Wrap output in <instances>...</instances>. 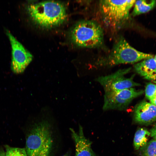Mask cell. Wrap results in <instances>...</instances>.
I'll return each mask as SVG.
<instances>
[{
	"mask_svg": "<svg viewBox=\"0 0 156 156\" xmlns=\"http://www.w3.org/2000/svg\"><path fill=\"white\" fill-rule=\"evenodd\" d=\"M136 0H101L99 3L102 19L107 27L118 29L130 18L129 11Z\"/></svg>",
	"mask_w": 156,
	"mask_h": 156,
	"instance_id": "obj_3",
	"label": "cell"
},
{
	"mask_svg": "<svg viewBox=\"0 0 156 156\" xmlns=\"http://www.w3.org/2000/svg\"><path fill=\"white\" fill-rule=\"evenodd\" d=\"M150 130V136L156 140V122Z\"/></svg>",
	"mask_w": 156,
	"mask_h": 156,
	"instance_id": "obj_19",
	"label": "cell"
},
{
	"mask_svg": "<svg viewBox=\"0 0 156 156\" xmlns=\"http://www.w3.org/2000/svg\"><path fill=\"white\" fill-rule=\"evenodd\" d=\"M63 156H70L69 154L67 153L65 155H64Z\"/></svg>",
	"mask_w": 156,
	"mask_h": 156,
	"instance_id": "obj_22",
	"label": "cell"
},
{
	"mask_svg": "<svg viewBox=\"0 0 156 156\" xmlns=\"http://www.w3.org/2000/svg\"><path fill=\"white\" fill-rule=\"evenodd\" d=\"M133 119L136 123L148 125L156 122V106L144 100L134 108Z\"/></svg>",
	"mask_w": 156,
	"mask_h": 156,
	"instance_id": "obj_8",
	"label": "cell"
},
{
	"mask_svg": "<svg viewBox=\"0 0 156 156\" xmlns=\"http://www.w3.org/2000/svg\"><path fill=\"white\" fill-rule=\"evenodd\" d=\"M146 97L150 101L156 97V84L148 83L146 85L145 90Z\"/></svg>",
	"mask_w": 156,
	"mask_h": 156,
	"instance_id": "obj_17",
	"label": "cell"
},
{
	"mask_svg": "<svg viewBox=\"0 0 156 156\" xmlns=\"http://www.w3.org/2000/svg\"><path fill=\"white\" fill-rule=\"evenodd\" d=\"M114 92L122 99L131 101L135 98L142 95L144 92L143 90H137L134 87Z\"/></svg>",
	"mask_w": 156,
	"mask_h": 156,
	"instance_id": "obj_14",
	"label": "cell"
},
{
	"mask_svg": "<svg viewBox=\"0 0 156 156\" xmlns=\"http://www.w3.org/2000/svg\"><path fill=\"white\" fill-rule=\"evenodd\" d=\"M52 128L46 120L34 124L26 137L25 148L27 156H51L54 139Z\"/></svg>",
	"mask_w": 156,
	"mask_h": 156,
	"instance_id": "obj_1",
	"label": "cell"
},
{
	"mask_svg": "<svg viewBox=\"0 0 156 156\" xmlns=\"http://www.w3.org/2000/svg\"><path fill=\"white\" fill-rule=\"evenodd\" d=\"M150 132L144 128L138 129L135 132L133 140L134 147L136 150L142 148L148 142Z\"/></svg>",
	"mask_w": 156,
	"mask_h": 156,
	"instance_id": "obj_13",
	"label": "cell"
},
{
	"mask_svg": "<svg viewBox=\"0 0 156 156\" xmlns=\"http://www.w3.org/2000/svg\"><path fill=\"white\" fill-rule=\"evenodd\" d=\"M131 102L122 99L114 91L105 92L103 109L104 111L124 110L127 109Z\"/></svg>",
	"mask_w": 156,
	"mask_h": 156,
	"instance_id": "obj_10",
	"label": "cell"
},
{
	"mask_svg": "<svg viewBox=\"0 0 156 156\" xmlns=\"http://www.w3.org/2000/svg\"><path fill=\"white\" fill-rule=\"evenodd\" d=\"M4 146L5 156H27L25 148L11 147L7 144Z\"/></svg>",
	"mask_w": 156,
	"mask_h": 156,
	"instance_id": "obj_16",
	"label": "cell"
},
{
	"mask_svg": "<svg viewBox=\"0 0 156 156\" xmlns=\"http://www.w3.org/2000/svg\"><path fill=\"white\" fill-rule=\"evenodd\" d=\"M70 130L75 143V156H96L92 148V142L84 136L81 125L79 126L78 132L71 128Z\"/></svg>",
	"mask_w": 156,
	"mask_h": 156,
	"instance_id": "obj_9",
	"label": "cell"
},
{
	"mask_svg": "<svg viewBox=\"0 0 156 156\" xmlns=\"http://www.w3.org/2000/svg\"><path fill=\"white\" fill-rule=\"evenodd\" d=\"M142 149V156H156V140L152 139Z\"/></svg>",
	"mask_w": 156,
	"mask_h": 156,
	"instance_id": "obj_15",
	"label": "cell"
},
{
	"mask_svg": "<svg viewBox=\"0 0 156 156\" xmlns=\"http://www.w3.org/2000/svg\"><path fill=\"white\" fill-rule=\"evenodd\" d=\"M132 15L135 16L146 13L152 10L156 5L155 0H144L136 1Z\"/></svg>",
	"mask_w": 156,
	"mask_h": 156,
	"instance_id": "obj_12",
	"label": "cell"
},
{
	"mask_svg": "<svg viewBox=\"0 0 156 156\" xmlns=\"http://www.w3.org/2000/svg\"><path fill=\"white\" fill-rule=\"evenodd\" d=\"M135 72L144 77L156 69V63L153 57L143 60L134 66Z\"/></svg>",
	"mask_w": 156,
	"mask_h": 156,
	"instance_id": "obj_11",
	"label": "cell"
},
{
	"mask_svg": "<svg viewBox=\"0 0 156 156\" xmlns=\"http://www.w3.org/2000/svg\"><path fill=\"white\" fill-rule=\"evenodd\" d=\"M0 156H5V151L2 147L0 148Z\"/></svg>",
	"mask_w": 156,
	"mask_h": 156,
	"instance_id": "obj_20",
	"label": "cell"
},
{
	"mask_svg": "<svg viewBox=\"0 0 156 156\" xmlns=\"http://www.w3.org/2000/svg\"><path fill=\"white\" fill-rule=\"evenodd\" d=\"M6 33L12 47L11 70L15 74H21L31 61L32 55L9 31L6 30Z\"/></svg>",
	"mask_w": 156,
	"mask_h": 156,
	"instance_id": "obj_7",
	"label": "cell"
},
{
	"mask_svg": "<svg viewBox=\"0 0 156 156\" xmlns=\"http://www.w3.org/2000/svg\"><path fill=\"white\" fill-rule=\"evenodd\" d=\"M150 101L151 103L156 106V97Z\"/></svg>",
	"mask_w": 156,
	"mask_h": 156,
	"instance_id": "obj_21",
	"label": "cell"
},
{
	"mask_svg": "<svg viewBox=\"0 0 156 156\" xmlns=\"http://www.w3.org/2000/svg\"><path fill=\"white\" fill-rule=\"evenodd\" d=\"M144 78L145 79L156 82V69Z\"/></svg>",
	"mask_w": 156,
	"mask_h": 156,
	"instance_id": "obj_18",
	"label": "cell"
},
{
	"mask_svg": "<svg viewBox=\"0 0 156 156\" xmlns=\"http://www.w3.org/2000/svg\"><path fill=\"white\" fill-rule=\"evenodd\" d=\"M131 70V68L120 69L111 74L100 76L96 81L103 87L104 92L116 91L140 86V84L134 81V75L130 77H126Z\"/></svg>",
	"mask_w": 156,
	"mask_h": 156,
	"instance_id": "obj_6",
	"label": "cell"
},
{
	"mask_svg": "<svg viewBox=\"0 0 156 156\" xmlns=\"http://www.w3.org/2000/svg\"><path fill=\"white\" fill-rule=\"evenodd\" d=\"M154 59H155V62H156V54L155 55V57L154 58Z\"/></svg>",
	"mask_w": 156,
	"mask_h": 156,
	"instance_id": "obj_23",
	"label": "cell"
},
{
	"mask_svg": "<svg viewBox=\"0 0 156 156\" xmlns=\"http://www.w3.org/2000/svg\"><path fill=\"white\" fill-rule=\"evenodd\" d=\"M71 39L77 46L90 48L101 46L103 33L101 26L94 21L86 20L77 23L72 29Z\"/></svg>",
	"mask_w": 156,
	"mask_h": 156,
	"instance_id": "obj_5",
	"label": "cell"
},
{
	"mask_svg": "<svg viewBox=\"0 0 156 156\" xmlns=\"http://www.w3.org/2000/svg\"><path fill=\"white\" fill-rule=\"evenodd\" d=\"M27 10L32 20L44 28H52L59 25L65 21L67 17L64 6L55 1H45L31 4L28 6Z\"/></svg>",
	"mask_w": 156,
	"mask_h": 156,
	"instance_id": "obj_2",
	"label": "cell"
},
{
	"mask_svg": "<svg viewBox=\"0 0 156 156\" xmlns=\"http://www.w3.org/2000/svg\"><path fill=\"white\" fill-rule=\"evenodd\" d=\"M153 57V55L138 51L131 47L123 38H119L111 53L96 62L101 66L110 67L121 64H133Z\"/></svg>",
	"mask_w": 156,
	"mask_h": 156,
	"instance_id": "obj_4",
	"label": "cell"
}]
</instances>
